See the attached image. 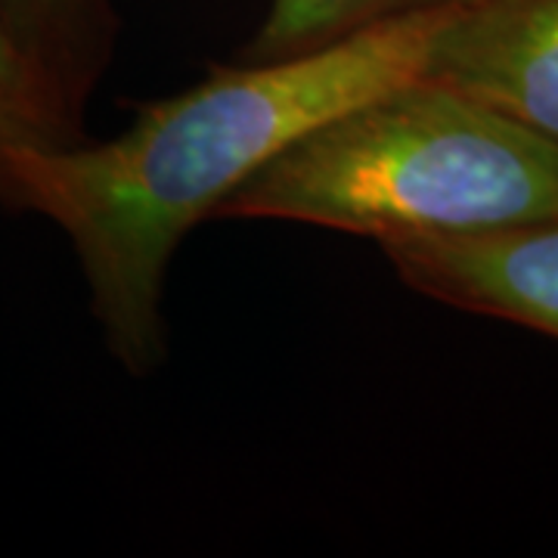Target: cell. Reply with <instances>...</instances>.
<instances>
[{"instance_id": "cell-1", "label": "cell", "mask_w": 558, "mask_h": 558, "mask_svg": "<svg viewBox=\"0 0 558 558\" xmlns=\"http://www.w3.org/2000/svg\"><path fill=\"white\" fill-rule=\"evenodd\" d=\"M453 10L376 22L279 60L215 65L140 106L106 143L0 146V208L38 215L72 242L102 344L121 369L165 363V279L193 227L289 143L400 81L418 78Z\"/></svg>"}, {"instance_id": "cell-2", "label": "cell", "mask_w": 558, "mask_h": 558, "mask_svg": "<svg viewBox=\"0 0 558 558\" xmlns=\"http://www.w3.org/2000/svg\"><path fill=\"white\" fill-rule=\"evenodd\" d=\"M558 215V146L435 78L341 109L220 202L211 220H286L385 245Z\"/></svg>"}, {"instance_id": "cell-3", "label": "cell", "mask_w": 558, "mask_h": 558, "mask_svg": "<svg viewBox=\"0 0 558 558\" xmlns=\"http://www.w3.org/2000/svg\"><path fill=\"white\" fill-rule=\"evenodd\" d=\"M381 252L400 282L425 299L558 339V215L490 233L395 242Z\"/></svg>"}, {"instance_id": "cell-4", "label": "cell", "mask_w": 558, "mask_h": 558, "mask_svg": "<svg viewBox=\"0 0 558 558\" xmlns=\"http://www.w3.org/2000/svg\"><path fill=\"white\" fill-rule=\"evenodd\" d=\"M422 75L558 146V0H481L453 10Z\"/></svg>"}, {"instance_id": "cell-5", "label": "cell", "mask_w": 558, "mask_h": 558, "mask_svg": "<svg viewBox=\"0 0 558 558\" xmlns=\"http://www.w3.org/2000/svg\"><path fill=\"white\" fill-rule=\"evenodd\" d=\"M0 22L65 137L72 143L87 140V106L109 72L119 35L112 3L0 0Z\"/></svg>"}, {"instance_id": "cell-6", "label": "cell", "mask_w": 558, "mask_h": 558, "mask_svg": "<svg viewBox=\"0 0 558 558\" xmlns=\"http://www.w3.org/2000/svg\"><path fill=\"white\" fill-rule=\"evenodd\" d=\"M472 3L481 0H270L255 38L242 47L236 60L260 62L307 53L376 22L432 10H462Z\"/></svg>"}, {"instance_id": "cell-7", "label": "cell", "mask_w": 558, "mask_h": 558, "mask_svg": "<svg viewBox=\"0 0 558 558\" xmlns=\"http://www.w3.org/2000/svg\"><path fill=\"white\" fill-rule=\"evenodd\" d=\"M0 22V146H69Z\"/></svg>"}]
</instances>
